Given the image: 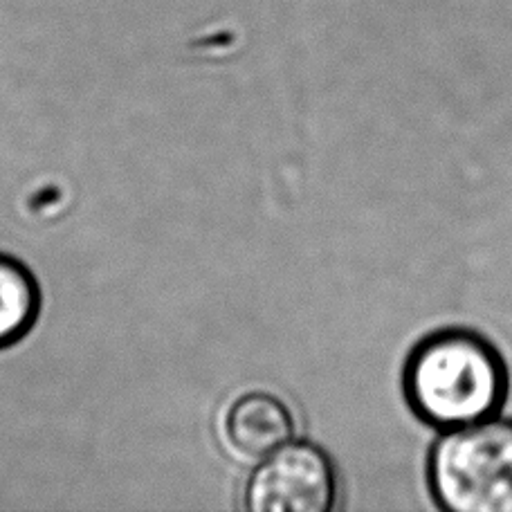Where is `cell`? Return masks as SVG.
Here are the masks:
<instances>
[{
	"mask_svg": "<svg viewBox=\"0 0 512 512\" xmlns=\"http://www.w3.org/2000/svg\"><path fill=\"white\" fill-rule=\"evenodd\" d=\"M39 286L23 263L0 256V346L30 331L39 313Z\"/></svg>",
	"mask_w": 512,
	"mask_h": 512,
	"instance_id": "5b68a950",
	"label": "cell"
},
{
	"mask_svg": "<svg viewBox=\"0 0 512 512\" xmlns=\"http://www.w3.org/2000/svg\"><path fill=\"white\" fill-rule=\"evenodd\" d=\"M340 499L337 468L324 447L292 438L263 456L245 481L250 512H333Z\"/></svg>",
	"mask_w": 512,
	"mask_h": 512,
	"instance_id": "3957f363",
	"label": "cell"
},
{
	"mask_svg": "<svg viewBox=\"0 0 512 512\" xmlns=\"http://www.w3.org/2000/svg\"><path fill=\"white\" fill-rule=\"evenodd\" d=\"M510 371L497 344L472 328L425 335L402 367V396L411 414L436 432H452L501 414Z\"/></svg>",
	"mask_w": 512,
	"mask_h": 512,
	"instance_id": "6da1fadb",
	"label": "cell"
},
{
	"mask_svg": "<svg viewBox=\"0 0 512 512\" xmlns=\"http://www.w3.org/2000/svg\"><path fill=\"white\" fill-rule=\"evenodd\" d=\"M297 423L290 407L268 391L236 398L225 416V438L243 459L261 461L295 438Z\"/></svg>",
	"mask_w": 512,
	"mask_h": 512,
	"instance_id": "277c9868",
	"label": "cell"
},
{
	"mask_svg": "<svg viewBox=\"0 0 512 512\" xmlns=\"http://www.w3.org/2000/svg\"><path fill=\"white\" fill-rule=\"evenodd\" d=\"M427 488L445 512H512V420L441 432L429 450Z\"/></svg>",
	"mask_w": 512,
	"mask_h": 512,
	"instance_id": "7a4b0ae2",
	"label": "cell"
}]
</instances>
